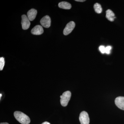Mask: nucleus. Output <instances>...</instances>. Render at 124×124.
I'll return each instance as SVG.
<instances>
[{
  "label": "nucleus",
  "instance_id": "nucleus-1",
  "mask_svg": "<svg viewBox=\"0 0 124 124\" xmlns=\"http://www.w3.org/2000/svg\"><path fill=\"white\" fill-rule=\"evenodd\" d=\"M14 116L16 120L22 124H29L31 120L28 116L22 112L16 111L14 113Z\"/></svg>",
  "mask_w": 124,
  "mask_h": 124
},
{
  "label": "nucleus",
  "instance_id": "nucleus-8",
  "mask_svg": "<svg viewBox=\"0 0 124 124\" xmlns=\"http://www.w3.org/2000/svg\"><path fill=\"white\" fill-rule=\"evenodd\" d=\"M44 32V29L42 26L40 25H37L32 29L31 33L33 35H40Z\"/></svg>",
  "mask_w": 124,
  "mask_h": 124
},
{
  "label": "nucleus",
  "instance_id": "nucleus-10",
  "mask_svg": "<svg viewBox=\"0 0 124 124\" xmlns=\"http://www.w3.org/2000/svg\"><path fill=\"white\" fill-rule=\"evenodd\" d=\"M106 17L110 22L114 21L115 18V14L110 9H108L106 11Z\"/></svg>",
  "mask_w": 124,
  "mask_h": 124
},
{
  "label": "nucleus",
  "instance_id": "nucleus-5",
  "mask_svg": "<svg viewBox=\"0 0 124 124\" xmlns=\"http://www.w3.org/2000/svg\"><path fill=\"white\" fill-rule=\"evenodd\" d=\"M40 23L42 26L48 28L51 25V19L48 16H46L41 19Z\"/></svg>",
  "mask_w": 124,
  "mask_h": 124
},
{
  "label": "nucleus",
  "instance_id": "nucleus-2",
  "mask_svg": "<svg viewBox=\"0 0 124 124\" xmlns=\"http://www.w3.org/2000/svg\"><path fill=\"white\" fill-rule=\"evenodd\" d=\"M71 94L70 91H67L63 93L60 96V102L61 105L62 106L66 107L68 104V102L70 99Z\"/></svg>",
  "mask_w": 124,
  "mask_h": 124
},
{
  "label": "nucleus",
  "instance_id": "nucleus-18",
  "mask_svg": "<svg viewBox=\"0 0 124 124\" xmlns=\"http://www.w3.org/2000/svg\"><path fill=\"white\" fill-rule=\"evenodd\" d=\"M0 124H9L7 122H4V123H1Z\"/></svg>",
  "mask_w": 124,
  "mask_h": 124
},
{
  "label": "nucleus",
  "instance_id": "nucleus-12",
  "mask_svg": "<svg viewBox=\"0 0 124 124\" xmlns=\"http://www.w3.org/2000/svg\"><path fill=\"white\" fill-rule=\"evenodd\" d=\"M94 8L95 12L97 13L100 14L101 13L102 9L101 5L99 3H95L94 5Z\"/></svg>",
  "mask_w": 124,
  "mask_h": 124
},
{
  "label": "nucleus",
  "instance_id": "nucleus-17",
  "mask_svg": "<svg viewBox=\"0 0 124 124\" xmlns=\"http://www.w3.org/2000/svg\"><path fill=\"white\" fill-rule=\"evenodd\" d=\"M41 124H50L49 122H45L42 123Z\"/></svg>",
  "mask_w": 124,
  "mask_h": 124
},
{
  "label": "nucleus",
  "instance_id": "nucleus-4",
  "mask_svg": "<svg viewBox=\"0 0 124 124\" xmlns=\"http://www.w3.org/2000/svg\"><path fill=\"white\" fill-rule=\"evenodd\" d=\"M75 26V23L73 21L70 22L67 24L63 30V33L64 35H68L71 33Z\"/></svg>",
  "mask_w": 124,
  "mask_h": 124
},
{
  "label": "nucleus",
  "instance_id": "nucleus-13",
  "mask_svg": "<svg viewBox=\"0 0 124 124\" xmlns=\"http://www.w3.org/2000/svg\"><path fill=\"white\" fill-rule=\"evenodd\" d=\"M5 65V59L4 58H0V70H2Z\"/></svg>",
  "mask_w": 124,
  "mask_h": 124
},
{
  "label": "nucleus",
  "instance_id": "nucleus-14",
  "mask_svg": "<svg viewBox=\"0 0 124 124\" xmlns=\"http://www.w3.org/2000/svg\"><path fill=\"white\" fill-rule=\"evenodd\" d=\"M112 47L111 46H108L106 47L105 49V53L107 54H109L110 53L111 50V49Z\"/></svg>",
  "mask_w": 124,
  "mask_h": 124
},
{
  "label": "nucleus",
  "instance_id": "nucleus-15",
  "mask_svg": "<svg viewBox=\"0 0 124 124\" xmlns=\"http://www.w3.org/2000/svg\"><path fill=\"white\" fill-rule=\"evenodd\" d=\"M106 47L103 46H100L99 47V50L102 54H104L105 53Z\"/></svg>",
  "mask_w": 124,
  "mask_h": 124
},
{
  "label": "nucleus",
  "instance_id": "nucleus-11",
  "mask_svg": "<svg viewBox=\"0 0 124 124\" xmlns=\"http://www.w3.org/2000/svg\"><path fill=\"white\" fill-rule=\"evenodd\" d=\"M59 7L61 8L65 9H70L71 8V4L66 1H62L59 3Z\"/></svg>",
  "mask_w": 124,
  "mask_h": 124
},
{
  "label": "nucleus",
  "instance_id": "nucleus-9",
  "mask_svg": "<svg viewBox=\"0 0 124 124\" xmlns=\"http://www.w3.org/2000/svg\"><path fill=\"white\" fill-rule=\"evenodd\" d=\"M37 13L36 10L31 9L27 12V16L30 21H33L35 19Z\"/></svg>",
  "mask_w": 124,
  "mask_h": 124
},
{
  "label": "nucleus",
  "instance_id": "nucleus-6",
  "mask_svg": "<svg viewBox=\"0 0 124 124\" xmlns=\"http://www.w3.org/2000/svg\"><path fill=\"white\" fill-rule=\"evenodd\" d=\"M22 25L23 29V30H27L30 27L31 24L30 20L28 19L27 16L25 15L22 16Z\"/></svg>",
  "mask_w": 124,
  "mask_h": 124
},
{
  "label": "nucleus",
  "instance_id": "nucleus-3",
  "mask_svg": "<svg viewBox=\"0 0 124 124\" xmlns=\"http://www.w3.org/2000/svg\"><path fill=\"white\" fill-rule=\"evenodd\" d=\"M81 124H89L90 119L88 113L85 111L81 112L80 113L79 117Z\"/></svg>",
  "mask_w": 124,
  "mask_h": 124
},
{
  "label": "nucleus",
  "instance_id": "nucleus-19",
  "mask_svg": "<svg viewBox=\"0 0 124 124\" xmlns=\"http://www.w3.org/2000/svg\"><path fill=\"white\" fill-rule=\"evenodd\" d=\"M1 96H2V94H0V98Z\"/></svg>",
  "mask_w": 124,
  "mask_h": 124
},
{
  "label": "nucleus",
  "instance_id": "nucleus-16",
  "mask_svg": "<svg viewBox=\"0 0 124 124\" xmlns=\"http://www.w3.org/2000/svg\"><path fill=\"white\" fill-rule=\"evenodd\" d=\"M75 1L78 2H84L85 1V0H75Z\"/></svg>",
  "mask_w": 124,
  "mask_h": 124
},
{
  "label": "nucleus",
  "instance_id": "nucleus-7",
  "mask_svg": "<svg viewBox=\"0 0 124 124\" xmlns=\"http://www.w3.org/2000/svg\"><path fill=\"white\" fill-rule=\"evenodd\" d=\"M115 103L116 106L121 110H124V97L119 96L116 98Z\"/></svg>",
  "mask_w": 124,
  "mask_h": 124
}]
</instances>
